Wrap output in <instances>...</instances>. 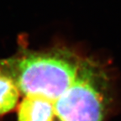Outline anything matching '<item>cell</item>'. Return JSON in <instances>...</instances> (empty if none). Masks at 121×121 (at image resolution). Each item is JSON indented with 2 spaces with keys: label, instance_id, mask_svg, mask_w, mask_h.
<instances>
[{
  "label": "cell",
  "instance_id": "cell-4",
  "mask_svg": "<svg viewBox=\"0 0 121 121\" xmlns=\"http://www.w3.org/2000/svg\"><path fill=\"white\" fill-rule=\"evenodd\" d=\"M20 91L9 77L0 72V115L9 113L16 107Z\"/></svg>",
  "mask_w": 121,
  "mask_h": 121
},
{
  "label": "cell",
  "instance_id": "cell-1",
  "mask_svg": "<svg viewBox=\"0 0 121 121\" xmlns=\"http://www.w3.org/2000/svg\"><path fill=\"white\" fill-rule=\"evenodd\" d=\"M86 57L66 46L32 51L20 46L16 54L0 59V72L25 96H39L54 105L75 81Z\"/></svg>",
  "mask_w": 121,
  "mask_h": 121
},
{
  "label": "cell",
  "instance_id": "cell-2",
  "mask_svg": "<svg viewBox=\"0 0 121 121\" xmlns=\"http://www.w3.org/2000/svg\"><path fill=\"white\" fill-rule=\"evenodd\" d=\"M108 82L105 67L86 57L72 85L53 105L56 116L60 121H104Z\"/></svg>",
  "mask_w": 121,
  "mask_h": 121
},
{
  "label": "cell",
  "instance_id": "cell-3",
  "mask_svg": "<svg viewBox=\"0 0 121 121\" xmlns=\"http://www.w3.org/2000/svg\"><path fill=\"white\" fill-rule=\"evenodd\" d=\"M55 116L53 104L39 96H25L18 109V121H54Z\"/></svg>",
  "mask_w": 121,
  "mask_h": 121
}]
</instances>
